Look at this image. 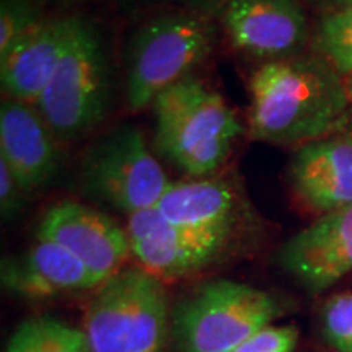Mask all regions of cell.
Segmentation results:
<instances>
[{
	"instance_id": "obj_1",
	"label": "cell",
	"mask_w": 352,
	"mask_h": 352,
	"mask_svg": "<svg viewBox=\"0 0 352 352\" xmlns=\"http://www.w3.org/2000/svg\"><path fill=\"white\" fill-rule=\"evenodd\" d=\"M248 134L253 140L314 142L344 120L349 94L336 69L316 57L267 60L250 77Z\"/></svg>"
},
{
	"instance_id": "obj_2",
	"label": "cell",
	"mask_w": 352,
	"mask_h": 352,
	"mask_svg": "<svg viewBox=\"0 0 352 352\" xmlns=\"http://www.w3.org/2000/svg\"><path fill=\"white\" fill-rule=\"evenodd\" d=\"M152 107L158 153L192 178L219 170L243 132L222 95L192 74L166 88Z\"/></svg>"
},
{
	"instance_id": "obj_3",
	"label": "cell",
	"mask_w": 352,
	"mask_h": 352,
	"mask_svg": "<svg viewBox=\"0 0 352 352\" xmlns=\"http://www.w3.org/2000/svg\"><path fill=\"white\" fill-rule=\"evenodd\" d=\"M289 307L276 294L232 279L197 285L171 307L173 352H235Z\"/></svg>"
},
{
	"instance_id": "obj_4",
	"label": "cell",
	"mask_w": 352,
	"mask_h": 352,
	"mask_svg": "<svg viewBox=\"0 0 352 352\" xmlns=\"http://www.w3.org/2000/svg\"><path fill=\"white\" fill-rule=\"evenodd\" d=\"M83 329L90 352H166L171 305L164 280L140 266L122 267L95 290Z\"/></svg>"
},
{
	"instance_id": "obj_5",
	"label": "cell",
	"mask_w": 352,
	"mask_h": 352,
	"mask_svg": "<svg viewBox=\"0 0 352 352\" xmlns=\"http://www.w3.org/2000/svg\"><path fill=\"white\" fill-rule=\"evenodd\" d=\"M212 25L202 13L153 16L132 36L127 51V104L139 111L166 88L191 76L212 50Z\"/></svg>"
},
{
	"instance_id": "obj_6",
	"label": "cell",
	"mask_w": 352,
	"mask_h": 352,
	"mask_svg": "<svg viewBox=\"0 0 352 352\" xmlns=\"http://www.w3.org/2000/svg\"><path fill=\"white\" fill-rule=\"evenodd\" d=\"M109 70L100 33L82 20L51 82L34 107L59 142L94 131L107 116Z\"/></svg>"
},
{
	"instance_id": "obj_7",
	"label": "cell",
	"mask_w": 352,
	"mask_h": 352,
	"mask_svg": "<svg viewBox=\"0 0 352 352\" xmlns=\"http://www.w3.org/2000/svg\"><path fill=\"white\" fill-rule=\"evenodd\" d=\"M78 178L87 196L127 215L157 208L171 183L134 124L100 135L83 157Z\"/></svg>"
},
{
	"instance_id": "obj_8",
	"label": "cell",
	"mask_w": 352,
	"mask_h": 352,
	"mask_svg": "<svg viewBox=\"0 0 352 352\" xmlns=\"http://www.w3.org/2000/svg\"><path fill=\"white\" fill-rule=\"evenodd\" d=\"M131 256L160 280H176L217 261L230 236L179 227L157 208L139 210L127 219Z\"/></svg>"
},
{
	"instance_id": "obj_9",
	"label": "cell",
	"mask_w": 352,
	"mask_h": 352,
	"mask_svg": "<svg viewBox=\"0 0 352 352\" xmlns=\"http://www.w3.org/2000/svg\"><path fill=\"white\" fill-rule=\"evenodd\" d=\"M36 239L60 245L103 283L120 272L131 256L124 228L107 214L77 201L51 206L39 220Z\"/></svg>"
},
{
	"instance_id": "obj_10",
	"label": "cell",
	"mask_w": 352,
	"mask_h": 352,
	"mask_svg": "<svg viewBox=\"0 0 352 352\" xmlns=\"http://www.w3.org/2000/svg\"><path fill=\"white\" fill-rule=\"evenodd\" d=\"M277 263L307 292L321 294L352 272V204L320 215L285 241Z\"/></svg>"
},
{
	"instance_id": "obj_11",
	"label": "cell",
	"mask_w": 352,
	"mask_h": 352,
	"mask_svg": "<svg viewBox=\"0 0 352 352\" xmlns=\"http://www.w3.org/2000/svg\"><path fill=\"white\" fill-rule=\"evenodd\" d=\"M220 19L240 51L270 60L292 57L307 36L297 0H227Z\"/></svg>"
},
{
	"instance_id": "obj_12",
	"label": "cell",
	"mask_w": 352,
	"mask_h": 352,
	"mask_svg": "<svg viewBox=\"0 0 352 352\" xmlns=\"http://www.w3.org/2000/svg\"><path fill=\"white\" fill-rule=\"evenodd\" d=\"M0 280L7 292L30 302H46L67 294L88 292L103 284L80 259L60 245L44 239H36L25 252L3 258Z\"/></svg>"
},
{
	"instance_id": "obj_13",
	"label": "cell",
	"mask_w": 352,
	"mask_h": 352,
	"mask_svg": "<svg viewBox=\"0 0 352 352\" xmlns=\"http://www.w3.org/2000/svg\"><path fill=\"white\" fill-rule=\"evenodd\" d=\"M82 20L80 16L44 19L0 59V82L6 98L36 103L59 67Z\"/></svg>"
},
{
	"instance_id": "obj_14",
	"label": "cell",
	"mask_w": 352,
	"mask_h": 352,
	"mask_svg": "<svg viewBox=\"0 0 352 352\" xmlns=\"http://www.w3.org/2000/svg\"><path fill=\"white\" fill-rule=\"evenodd\" d=\"M59 140L36 107L3 98L0 107V158L26 192L44 186L59 168Z\"/></svg>"
},
{
	"instance_id": "obj_15",
	"label": "cell",
	"mask_w": 352,
	"mask_h": 352,
	"mask_svg": "<svg viewBox=\"0 0 352 352\" xmlns=\"http://www.w3.org/2000/svg\"><path fill=\"white\" fill-rule=\"evenodd\" d=\"M289 179L305 208L324 215L352 204V135L314 140L290 164Z\"/></svg>"
},
{
	"instance_id": "obj_16",
	"label": "cell",
	"mask_w": 352,
	"mask_h": 352,
	"mask_svg": "<svg viewBox=\"0 0 352 352\" xmlns=\"http://www.w3.org/2000/svg\"><path fill=\"white\" fill-rule=\"evenodd\" d=\"M157 209L175 226L232 236L239 199L226 179L196 178L170 183Z\"/></svg>"
},
{
	"instance_id": "obj_17",
	"label": "cell",
	"mask_w": 352,
	"mask_h": 352,
	"mask_svg": "<svg viewBox=\"0 0 352 352\" xmlns=\"http://www.w3.org/2000/svg\"><path fill=\"white\" fill-rule=\"evenodd\" d=\"M3 352H90L87 333L51 315L21 321L8 338Z\"/></svg>"
},
{
	"instance_id": "obj_18",
	"label": "cell",
	"mask_w": 352,
	"mask_h": 352,
	"mask_svg": "<svg viewBox=\"0 0 352 352\" xmlns=\"http://www.w3.org/2000/svg\"><path fill=\"white\" fill-rule=\"evenodd\" d=\"M318 44L334 69L352 72V6L321 20Z\"/></svg>"
},
{
	"instance_id": "obj_19",
	"label": "cell",
	"mask_w": 352,
	"mask_h": 352,
	"mask_svg": "<svg viewBox=\"0 0 352 352\" xmlns=\"http://www.w3.org/2000/svg\"><path fill=\"white\" fill-rule=\"evenodd\" d=\"M320 331L333 352H352V292L334 294L324 300Z\"/></svg>"
},
{
	"instance_id": "obj_20",
	"label": "cell",
	"mask_w": 352,
	"mask_h": 352,
	"mask_svg": "<svg viewBox=\"0 0 352 352\" xmlns=\"http://www.w3.org/2000/svg\"><path fill=\"white\" fill-rule=\"evenodd\" d=\"M43 20L32 0H0V59Z\"/></svg>"
},
{
	"instance_id": "obj_21",
	"label": "cell",
	"mask_w": 352,
	"mask_h": 352,
	"mask_svg": "<svg viewBox=\"0 0 352 352\" xmlns=\"http://www.w3.org/2000/svg\"><path fill=\"white\" fill-rule=\"evenodd\" d=\"M297 341V328L289 327V324L285 327L270 324L253 334L235 352H294Z\"/></svg>"
},
{
	"instance_id": "obj_22",
	"label": "cell",
	"mask_w": 352,
	"mask_h": 352,
	"mask_svg": "<svg viewBox=\"0 0 352 352\" xmlns=\"http://www.w3.org/2000/svg\"><path fill=\"white\" fill-rule=\"evenodd\" d=\"M25 195L26 191L19 178L7 165V162L0 158V212L3 220L16 217V214L23 208Z\"/></svg>"
},
{
	"instance_id": "obj_23",
	"label": "cell",
	"mask_w": 352,
	"mask_h": 352,
	"mask_svg": "<svg viewBox=\"0 0 352 352\" xmlns=\"http://www.w3.org/2000/svg\"><path fill=\"white\" fill-rule=\"evenodd\" d=\"M173 2H182V3H188V6H197V7H209V6L222 7L227 0H173Z\"/></svg>"
},
{
	"instance_id": "obj_24",
	"label": "cell",
	"mask_w": 352,
	"mask_h": 352,
	"mask_svg": "<svg viewBox=\"0 0 352 352\" xmlns=\"http://www.w3.org/2000/svg\"><path fill=\"white\" fill-rule=\"evenodd\" d=\"M338 2H342V3H346V6H352V0H338Z\"/></svg>"
},
{
	"instance_id": "obj_25",
	"label": "cell",
	"mask_w": 352,
	"mask_h": 352,
	"mask_svg": "<svg viewBox=\"0 0 352 352\" xmlns=\"http://www.w3.org/2000/svg\"><path fill=\"white\" fill-rule=\"evenodd\" d=\"M349 96L352 98V82H351V88H349Z\"/></svg>"
},
{
	"instance_id": "obj_26",
	"label": "cell",
	"mask_w": 352,
	"mask_h": 352,
	"mask_svg": "<svg viewBox=\"0 0 352 352\" xmlns=\"http://www.w3.org/2000/svg\"><path fill=\"white\" fill-rule=\"evenodd\" d=\"M56 2H64V0H56Z\"/></svg>"
},
{
	"instance_id": "obj_27",
	"label": "cell",
	"mask_w": 352,
	"mask_h": 352,
	"mask_svg": "<svg viewBox=\"0 0 352 352\" xmlns=\"http://www.w3.org/2000/svg\"><path fill=\"white\" fill-rule=\"evenodd\" d=\"M351 135H352V127H351Z\"/></svg>"
}]
</instances>
